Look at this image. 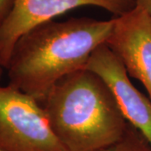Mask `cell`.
Masks as SVG:
<instances>
[{
	"mask_svg": "<svg viewBox=\"0 0 151 151\" xmlns=\"http://www.w3.org/2000/svg\"><path fill=\"white\" fill-rule=\"evenodd\" d=\"M0 151H3V150H0Z\"/></svg>",
	"mask_w": 151,
	"mask_h": 151,
	"instance_id": "cell-11",
	"label": "cell"
},
{
	"mask_svg": "<svg viewBox=\"0 0 151 151\" xmlns=\"http://www.w3.org/2000/svg\"><path fill=\"white\" fill-rule=\"evenodd\" d=\"M85 68L106 82L125 120L144 136L151 147V101L129 80L123 63L106 44L96 49Z\"/></svg>",
	"mask_w": 151,
	"mask_h": 151,
	"instance_id": "cell-5",
	"label": "cell"
},
{
	"mask_svg": "<svg viewBox=\"0 0 151 151\" xmlns=\"http://www.w3.org/2000/svg\"><path fill=\"white\" fill-rule=\"evenodd\" d=\"M3 68H4V66H3V65H2V64L0 63V77H1L2 73H3Z\"/></svg>",
	"mask_w": 151,
	"mask_h": 151,
	"instance_id": "cell-10",
	"label": "cell"
},
{
	"mask_svg": "<svg viewBox=\"0 0 151 151\" xmlns=\"http://www.w3.org/2000/svg\"><path fill=\"white\" fill-rule=\"evenodd\" d=\"M0 150L65 151L40 103L10 85L0 86Z\"/></svg>",
	"mask_w": 151,
	"mask_h": 151,
	"instance_id": "cell-3",
	"label": "cell"
},
{
	"mask_svg": "<svg viewBox=\"0 0 151 151\" xmlns=\"http://www.w3.org/2000/svg\"><path fill=\"white\" fill-rule=\"evenodd\" d=\"M135 5L140 7L145 11L151 20V0H135Z\"/></svg>",
	"mask_w": 151,
	"mask_h": 151,
	"instance_id": "cell-9",
	"label": "cell"
},
{
	"mask_svg": "<svg viewBox=\"0 0 151 151\" xmlns=\"http://www.w3.org/2000/svg\"><path fill=\"white\" fill-rule=\"evenodd\" d=\"M81 6L100 7L119 16L134 7L135 0H15L13 10L0 27V63L4 68L24 34Z\"/></svg>",
	"mask_w": 151,
	"mask_h": 151,
	"instance_id": "cell-4",
	"label": "cell"
},
{
	"mask_svg": "<svg viewBox=\"0 0 151 151\" xmlns=\"http://www.w3.org/2000/svg\"><path fill=\"white\" fill-rule=\"evenodd\" d=\"M106 45L123 63L128 75L145 87L151 101V20L140 7L114 19Z\"/></svg>",
	"mask_w": 151,
	"mask_h": 151,
	"instance_id": "cell-6",
	"label": "cell"
},
{
	"mask_svg": "<svg viewBox=\"0 0 151 151\" xmlns=\"http://www.w3.org/2000/svg\"><path fill=\"white\" fill-rule=\"evenodd\" d=\"M114 19L74 18L40 24L24 34L6 69L9 85L40 103L62 77L85 68L92 52L106 44Z\"/></svg>",
	"mask_w": 151,
	"mask_h": 151,
	"instance_id": "cell-1",
	"label": "cell"
},
{
	"mask_svg": "<svg viewBox=\"0 0 151 151\" xmlns=\"http://www.w3.org/2000/svg\"><path fill=\"white\" fill-rule=\"evenodd\" d=\"M15 0H0V27L10 14Z\"/></svg>",
	"mask_w": 151,
	"mask_h": 151,
	"instance_id": "cell-8",
	"label": "cell"
},
{
	"mask_svg": "<svg viewBox=\"0 0 151 151\" xmlns=\"http://www.w3.org/2000/svg\"><path fill=\"white\" fill-rule=\"evenodd\" d=\"M97 151H151V147L144 136L129 124L119 140Z\"/></svg>",
	"mask_w": 151,
	"mask_h": 151,
	"instance_id": "cell-7",
	"label": "cell"
},
{
	"mask_svg": "<svg viewBox=\"0 0 151 151\" xmlns=\"http://www.w3.org/2000/svg\"><path fill=\"white\" fill-rule=\"evenodd\" d=\"M65 151H97L119 140L129 123L103 79L86 68L62 77L40 102Z\"/></svg>",
	"mask_w": 151,
	"mask_h": 151,
	"instance_id": "cell-2",
	"label": "cell"
}]
</instances>
